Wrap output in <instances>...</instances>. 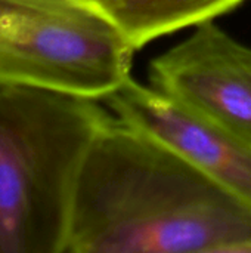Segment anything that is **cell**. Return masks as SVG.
I'll return each mask as SVG.
<instances>
[{"label": "cell", "instance_id": "cell-2", "mask_svg": "<svg viewBox=\"0 0 251 253\" xmlns=\"http://www.w3.org/2000/svg\"><path fill=\"white\" fill-rule=\"evenodd\" d=\"M101 102L0 87V253H65L81 162L114 119Z\"/></svg>", "mask_w": 251, "mask_h": 253}, {"label": "cell", "instance_id": "cell-6", "mask_svg": "<svg viewBox=\"0 0 251 253\" xmlns=\"http://www.w3.org/2000/svg\"><path fill=\"white\" fill-rule=\"evenodd\" d=\"M138 50L175 31L215 21L247 0H92Z\"/></svg>", "mask_w": 251, "mask_h": 253}, {"label": "cell", "instance_id": "cell-3", "mask_svg": "<svg viewBox=\"0 0 251 253\" xmlns=\"http://www.w3.org/2000/svg\"><path fill=\"white\" fill-rule=\"evenodd\" d=\"M135 52L92 0H0V87L102 101L130 77Z\"/></svg>", "mask_w": 251, "mask_h": 253}, {"label": "cell", "instance_id": "cell-4", "mask_svg": "<svg viewBox=\"0 0 251 253\" xmlns=\"http://www.w3.org/2000/svg\"><path fill=\"white\" fill-rule=\"evenodd\" d=\"M151 84L251 141V46L215 21L151 61Z\"/></svg>", "mask_w": 251, "mask_h": 253}, {"label": "cell", "instance_id": "cell-5", "mask_svg": "<svg viewBox=\"0 0 251 253\" xmlns=\"http://www.w3.org/2000/svg\"><path fill=\"white\" fill-rule=\"evenodd\" d=\"M121 122L157 138L251 208V141L132 76L102 99Z\"/></svg>", "mask_w": 251, "mask_h": 253}, {"label": "cell", "instance_id": "cell-1", "mask_svg": "<svg viewBox=\"0 0 251 253\" xmlns=\"http://www.w3.org/2000/svg\"><path fill=\"white\" fill-rule=\"evenodd\" d=\"M251 253V208L115 116L74 187L65 253Z\"/></svg>", "mask_w": 251, "mask_h": 253}]
</instances>
